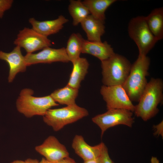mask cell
I'll list each match as a JSON object with an SVG mask.
<instances>
[{"instance_id": "28", "label": "cell", "mask_w": 163, "mask_h": 163, "mask_svg": "<svg viewBox=\"0 0 163 163\" xmlns=\"http://www.w3.org/2000/svg\"><path fill=\"white\" fill-rule=\"evenodd\" d=\"M25 161L26 163H40L37 159L31 158H28L26 159Z\"/></svg>"}, {"instance_id": "20", "label": "cell", "mask_w": 163, "mask_h": 163, "mask_svg": "<svg viewBox=\"0 0 163 163\" xmlns=\"http://www.w3.org/2000/svg\"><path fill=\"white\" fill-rule=\"evenodd\" d=\"M78 93V89L66 85L56 90L50 95L56 102L69 106L76 104L75 100Z\"/></svg>"}, {"instance_id": "17", "label": "cell", "mask_w": 163, "mask_h": 163, "mask_svg": "<svg viewBox=\"0 0 163 163\" xmlns=\"http://www.w3.org/2000/svg\"><path fill=\"white\" fill-rule=\"evenodd\" d=\"M72 64V70L67 85L79 89L81 82L88 73L89 63L86 59L80 57Z\"/></svg>"}, {"instance_id": "23", "label": "cell", "mask_w": 163, "mask_h": 163, "mask_svg": "<svg viewBox=\"0 0 163 163\" xmlns=\"http://www.w3.org/2000/svg\"><path fill=\"white\" fill-rule=\"evenodd\" d=\"M13 0H0V18H2L5 12L10 9L12 6Z\"/></svg>"}, {"instance_id": "11", "label": "cell", "mask_w": 163, "mask_h": 163, "mask_svg": "<svg viewBox=\"0 0 163 163\" xmlns=\"http://www.w3.org/2000/svg\"><path fill=\"white\" fill-rule=\"evenodd\" d=\"M35 150L52 163H55L69 156L66 147L54 136L48 137L41 145L35 147Z\"/></svg>"}, {"instance_id": "1", "label": "cell", "mask_w": 163, "mask_h": 163, "mask_svg": "<svg viewBox=\"0 0 163 163\" xmlns=\"http://www.w3.org/2000/svg\"><path fill=\"white\" fill-rule=\"evenodd\" d=\"M162 79L152 78L147 83L139 101L135 106V115L146 121L155 116L159 111L158 105L163 99Z\"/></svg>"}, {"instance_id": "5", "label": "cell", "mask_w": 163, "mask_h": 163, "mask_svg": "<svg viewBox=\"0 0 163 163\" xmlns=\"http://www.w3.org/2000/svg\"><path fill=\"white\" fill-rule=\"evenodd\" d=\"M88 111L76 104L61 108L49 109L43 116L44 123L55 131L88 115Z\"/></svg>"}, {"instance_id": "13", "label": "cell", "mask_w": 163, "mask_h": 163, "mask_svg": "<svg viewBox=\"0 0 163 163\" xmlns=\"http://www.w3.org/2000/svg\"><path fill=\"white\" fill-rule=\"evenodd\" d=\"M28 21L32 28L40 34L47 37L59 32L63 28L64 25L69 21L62 15L51 20L39 21L32 18H30Z\"/></svg>"}, {"instance_id": "26", "label": "cell", "mask_w": 163, "mask_h": 163, "mask_svg": "<svg viewBox=\"0 0 163 163\" xmlns=\"http://www.w3.org/2000/svg\"><path fill=\"white\" fill-rule=\"evenodd\" d=\"M55 163H78L76 162L73 159L69 156L57 161Z\"/></svg>"}, {"instance_id": "10", "label": "cell", "mask_w": 163, "mask_h": 163, "mask_svg": "<svg viewBox=\"0 0 163 163\" xmlns=\"http://www.w3.org/2000/svg\"><path fill=\"white\" fill-rule=\"evenodd\" d=\"M27 66L39 63H51L55 62H68L69 59L65 48L59 49L48 47L36 53H27L24 56Z\"/></svg>"}, {"instance_id": "12", "label": "cell", "mask_w": 163, "mask_h": 163, "mask_svg": "<svg viewBox=\"0 0 163 163\" xmlns=\"http://www.w3.org/2000/svg\"><path fill=\"white\" fill-rule=\"evenodd\" d=\"M21 48L19 46H16L9 53L0 50V59L6 61L9 66L8 77L9 83L13 81L18 73L26 71L27 66L24 56L22 55Z\"/></svg>"}, {"instance_id": "29", "label": "cell", "mask_w": 163, "mask_h": 163, "mask_svg": "<svg viewBox=\"0 0 163 163\" xmlns=\"http://www.w3.org/2000/svg\"><path fill=\"white\" fill-rule=\"evenodd\" d=\"M151 163H160L159 160L155 157H152L150 160Z\"/></svg>"}, {"instance_id": "24", "label": "cell", "mask_w": 163, "mask_h": 163, "mask_svg": "<svg viewBox=\"0 0 163 163\" xmlns=\"http://www.w3.org/2000/svg\"><path fill=\"white\" fill-rule=\"evenodd\" d=\"M100 158L101 163H114L110 158L109 155L107 148L103 142Z\"/></svg>"}, {"instance_id": "25", "label": "cell", "mask_w": 163, "mask_h": 163, "mask_svg": "<svg viewBox=\"0 0 163 163\" xmlns=\"http://www.w3.org/2000/svg\"><path fill=\"white\" fill-rule=\"evenodd\" d=\"M163 122L161 121L157 125L153 126V128L155 130L154 133L155 136L161 135L163 137Z\"/></svg>"}, {"instance_id": "6", "label": "cell", "mask_w": 163, "mask_h": 163, "mask_svg": "<svg viewBox=\"0 0 163 163\" xmlns=\"http://www.w3.org/2000/svg\"><path fill=\"white\" fill-rule=\"evenodd\" d=\"M128 31L137 46L140 55L146 56L158 41L149 30L145 16L132 18L128 23Z\"/></svg>"}, {"instance_id": "14", "label": "cell", "mask_w": 163, "mask_h": 163, "mask_svg": "<svg viewBox=\"0 0 163 163\" xmlns=\"http://www.w3.org/2000/svg\"><path fill=\"white\" fill-rule=\"evenodd\" d=\"M103 143L102 142L94 146H90L82 136L77 135L74 138L72 146L75 153L85 161L100 157Z\"/></svg>"}, {"instance_id": "27", "label": "cell", "mask_w": 163, "mask_h": 163, "mask_svg": "<svg viewBox=\"0 0 163 163\" xmlns=\"http://www.w3.org/2000/svg\"><path fill=\"white\" fill-rule=\"evenodd\" d=\"M83 163H101L100 156L96 159L84 161Z\"/></svg>"}, {"instance_id": "2", "label": "cell", "mask_w": 163, "mask_h": 163, "mask_svg": "<svg viewBox=\"0 0 163 163\" xmlns=\"http://www.w3.org/2000/svg\"><path fill=\"white\" fill-rule=\"evenodd\" d=\"M150 62L147 56L139 55L132 64L129 74L122 85L132 101L138 102L145 88Z\"/></svg>"}, {"instance_id": "16", "label": "cell", "mask_w": 163, "mask_h": 163, "mask_svg": "<svg viewBox=\"0 0 163 163\" xmlns=\"http://www.w3.org/2000/svg\"><path fill=\"white\" fill-rule=\"evenodd\" d=\"M104 23L91 15H88L80 23L86 34L87 40L93 41H101V37L105 32Z\"/></svg>"}, {"instance_id": "31", "label": "cell", "mask_w": 163, "mask_h": 163, "mask_svg": "<svg viewBox=\"0 0 163 163\" xmlns=\"http://www.w3.org/2000/svg\"><path fill=\"white\" fill-rule=\"evenodd\" d=\"M11 163H26L25 161L16 160L12 162Z\"/></svg>"}, {"instance_id": "4", "label": "cell", "mask_w": 163, "mask_h": 163, "mask_svg": "<svg viewBox=\"0 0 163 163\" xmlns=\"http://www.w3.org/2000/svg\"><path fill=\"white\" fill-rule=\"evenodd\" d=\"M101 62L104 85H122L130 70L132 64L124 56L115 53Z\"/></svg>"}, {"instance_id": "3", "label": "cell", "mask_w": 163, "mask_h": 163, "mask_svg": "<svg viewBox=\"0 0 163 163\" xmlns=\"http://www.w3.org/2000/svg\"><path fill=\"white\" fill-rule=\"evenodd\" d=\"M34 93L31 89H23L16 100L17 110L27 117L36 115L43 116L51 107L59 105L50 95L36 97L33 96Z\"/></svg>"}, {"instance_id": "15", "label": "cell", "mask_w": 163, "mask_h": 163, "mask_svg": "<svg viewBox=\"0 0 163 163\" xmlns=\"http://www.w3.org/2000/svg\"><path fill=\"white\" fill-rule=\"evenodd\" d=\"M82 53L92 55L101 61L108 59L115 53L111 45L106 41H93L85 39Z\"/></svg>"}, {"instance_id": "9", "label": "cell", "mask_w": 163, "mask_h": 163, "mask_svg": "<svg viewBox=\"0 0 163 163\" xmlns=\"http://www.w3.org/2000/svg\"><path fill=\"white\" fill-rule=\"evenodd\" d=\"M100 93L106 103L107 110L125 109L134 112L135 106L122 85H102Z\"/></svg>"}, {"instance_id": "30", "label": "cell", "mask_w": 163, "mask_h": 163, "mask_svg": "<svg viewBox=\"0 0 163 163\" xmlns=\"http://www.w3.org/2000/svg\"><path fill=\"white\" fill-rule=\"evenodd\" d=\"M39 162L40 163H52L44 158H43Z\"/></svg>"}, {"instance_id": "18", "label": "cell", "mask_w": 163, "mask_h": 163, "mask_svg": "<svg viewBox=\"0 0 163 163\" xmlns=\"http://www.w3.org/2000/svg\"><path fill=\"white\" fill-rule=\"evenodd\" d=\"M148 26L158 41L163 38V8L154 9L145 16Z\"/></svg>"}, {"instance_id": "22", "label": "cell", "mask_w": 163, "mask_h": 163, "mask_svg": "<svg viewBox=\"0 0 163 163\" xmlns=\"http://www.w3.org/2000/svg\"><path fill=\"white\" fill-rule=\"evenodd\" d=\"M68 10L72 18V24L74 26H77L90 14L88 10L82 1L79 0H70Z\"/></svg>"}, {"instance_id": "21", "label": "cell", "mask_w": 163, "mask_h": 163, "mask_svg": "<svg viewBox=\"0 0 163 163\" xmlns=\"http://www.w3.org/2000/svg\"><path fill=\"white\" fill-rule=\"evenodd\" d=\"M84 40L79 34L73 33L67 41L65 50L69 61L72 63L80 57Z\"/></svg>"}, {"instance_id": "19", "label": "cell", "mask_w": 163, "mask_h": 163, "mask_svg": "<svg viewBox=\"0 0 163 163\" xmlns=\"http://www.w3.org/2000/svg\"><path fill=\"white\" fill-rule=\"evenodd\" d=\"M116 0H85L82 1L88 10L90 14L104 23L105 12Z\"/></svg>"}, {"instance_id": "8", "label": "cell", "mask_w": 163, "mask_h": 163, "mask_svg": "<svg viewBox=\"0 0 163 163\" xmlns=\"http://www.w3.org/2000/svg\"><path fill=\"white\" fill-rule=\"evenodd\" d=\"M14 44L23 48L27 53H32L50 47L52 45L51 41L47 37L40 34L32 28L27 27L19 31Z\"/></svg>"}, {"instance_id": "7", "label": "cell", "mask_w": 163, "mask_h": 163, "mask_svg": "<svg viewBox=\"0 0 163 163\" xmlns=\"http://www.w3.org/2000/svg\"><path fill=\"white\" fill-rule=\"evenodd\" d=\"M133 113L125 109H111L95 116L92 120L101 129L102 138L104 132L110 127L121 124L132 127L134 122Z\"/></svg>"}]
</instances>
